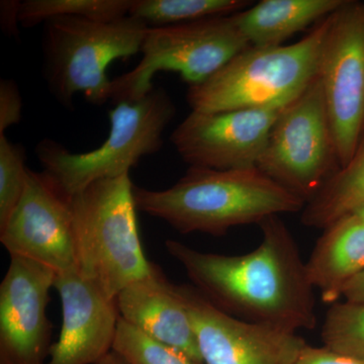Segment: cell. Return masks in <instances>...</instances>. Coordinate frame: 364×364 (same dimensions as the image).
<instances>
[{
	"label": "cell",
	"mask_w": 364,
	"mask_h": 364,
	"mask_svg": "<svg viewBox=\"0 0 364 364\" xmlns=\"http://www.w3.org/2000/svg\"><path fill=\"white\" fill-rule=\"evenodd\" d=\"M345 1L262 0L233 14V20L251 47H279L315 21L335 13Z\"/></svg>",
	"instance_id": "cell-17"
},
{
	"label": "cell",
	"mask_w": 364,
	"mask_h": 364,
	"mask_svg": "<svg viewBox=\"0 0 364 364\" xmlns=\"http://www.w3.org/2000/svg\"><path fill=\"white\" fill-rule=\"evenodd\" d=\"M354 215H358L359 219L361 220L364 223V207L359 208V210H356L355 213H354Z\"/></svg>",
	"instance_id": "cell-29"
},
{
	"label": "cell",
	"mask_w": 364,
	"mask_h": 364,
	"mask_svg": "<svg viewBox=\"0 0 364 364\" xmlns=\"http://www.w3.org/2000/svg\"><path fill=\"white\" fill-rule=\"evenodd\" d=\"M284 107L220 112H193L170 141L189 166L215 170L257 168L268 136Z\"/></svg>",
	"instance_id": "cell-11"
},
{
	"label": "cell",
	"mask_w": 364,
	"mask_h": 364,
	"mask_svg": "<svg viewBox=\"0 0 364 364\" xmlns=\"http://www.w3.org/2000/svg\"><path fill=\"white\" fill-rule=\"evenodd\" d=\"M97 364H128L119 354L114 351L107 353L104 358L100 359Z\"/></svg>",
	"instance_id": "cell-28"
},
{
	"label": "cell",
	"mask_w": 364,
	"mask_h": 364,
	"mask_svg": "<svg viewBox=\"0 0 364 364\" xmlns=\"http://www.w3.org/2000/svg\"><path fill=\"white\" fill-rule=\"evenodd\" d=\"M329 16L294 44L239 53L205 82L189 86V107L220 112L289 105L317 76Z\"/></svg>",
	"instance_id": "cell-4"
},
{
	"label": "cell",
	"mask_w": 364,
	"mask_h": 364,
	"mask_svg": "<svg viewBox=\"0 0 364 364\" xmlns=\"http://www.w3.org/2000/svg\"><path fill=\"white\" fill-rule=\"evenodd\" d=\"M248 47L233 16L149 28L141 48L142 59L112 79L111 100L119 104L146 97L154 90L152 80L160 71L177 72L189 86L200 85Z\"/></svg>",
	"instance_id": "cell-7"
},
{
	"label": "cell",
	"mask_w": 364,
	"mask_h": 364,
	"mask_svg": "<svg viewBox=\"0 0 364 364\" xmlns=\"http://www.w3.org/2000/svg\"><path fill=\"white\" fill-rule=\"evenodd\" d=\"M321 337L328 348L364 361V305L345 303L330 306Z\"/></svg>",
	"instance_id": "cell-22"
},
{
	"label": "cell",
	"mask_w": 364,
	"mask_h": 364,
	"mask_svg": "<svg viewBox=\"0 0 364 364\" xmlns=\"http://www.w3.org/2000/svg\"><path fill=\"white\" fill-rule=\"evenodd\" d=\"M23 100L13 79L0 80V135L21 119Z\"/></svg>",
	"instance_id": "cell-24"
},
{
	"label": "cell",
	"mask_w": 364,
	"mask_h": 364,
	"mask_svg": "<svg viewBox=\"0 0 364 364\" xmlns=\"http://www.w3.org/2000/svg\"><path fill=\"white\" fill-rule=\"evenodd\" d=\"M132 4L133 0H25L21 4L20 23L33 28L63 16L114 21L128 16Z\"/></svg>",
	"instance_id": "cell-20"
},
{
	"label": "cell",
	"mask_w": 364,
	"mask_h": 364,
	"mask_svg": "<svg viewBox=\"0 0 364 364\" xmlns=\"http://www.w3.org/2000/svg\"><path fill=\"white\" fill-rule=\"evenodd\" d=\"M28 168L21 144L0 135V228L9 221L25 193Z\"/></svg>",
	"instance_id": "cell-23"
},
{
	"label": "cell",
	"mask_w": 364,
	"mask_h": 364,
	"mask_svg": "<svg viewBox=\"0 0 364 364\" xmlns=\"http://www.w3.org/2000/svg\"><path fill=\"white\" fill-rule=\"evenodd\" d=\"M306 270L323 301L336 304L348 282L364 272V223L358 215H346L326 228Z\"/></svg>",
	"instance_id": "cell-16"
},
{
	"label": "cell",
	"mask_w": 364,
	"mask_h": 364,
	"mask_svg": "<svg viewBox=\"0 0 364 364\" xmlns=\"http://www.w3.org/2000/svg\"><path fill=\"white\" fill-rule=\"evenodd\" d=\"M148 28L129 16L114 21L69 16L46 21L44 78L52 95L68 109L77 93L95 105L111 100L107 67L140 53Z\"/></svg>",
	"instance_id": "cell-5"
},
{
	"label": "cell",
	"mask_w": 364,
	"mask_h": 364,
	"mask_svg": "<svg viewBox=\"0 0 364 364\" xmlns=\"http://www.w3.org/2000/svg\"><path fill=\"white\" fill-rule=\"evenodd\" d=\"M119 317L148 336L203 361L195 331L178 284H172L161 268L132 282L116 298Z\"/></svg>",
	"instance_id": "cell-15"
},
{
	"label": "cell",
	"mask_w": 364,
	"mask_h": 364,
	"mask_svg": "<svg viewBox=\"0 0 364 364\" xmlns=\"http://www.w3.org/2000/svg\"><path fill=\"white\" fill-rule=\"evenodd\" d=\"M21 1L18 0H2L0 2V20L4 32L14 36L18 33V23H20V9Z\"/></svg>",
	"instance_id": "cell-26"
},
{
	"label": "cell",
	"mask_w": 364,
	"mask_h": 364,
	"mask_svg": "<svg viewBox=\"0 0 364 364\" xmlns=\"http://www.w3.org/2000/svg\"><path fill=\"white\" fill-rule=\"evenodd\" d=\"M343 296L347 303L364 305V272L359 273L345 287Z\"/></svg>",
	"instance_id": "cell-27"
},
{
	"label": "cell",
	"mask_w": 364,
	"mask_h": 364,
	"mask_svg": "<svg viewBox=\"0 0 364 364\" xmlns=\"http://www.w3.org/2000/svg\"><path fill=\"white\" fill-rule=\"evenodd\" d=\"M259 227V245L242 255L203 252L176 240H166L165 248L193 287L222 312L286 331H312L315 289L298 243L279 215Z\"/></svg>",
	"instance_id": "cell-1"
},
{
	"label": "cell",
	"mask_w": 364,
	"mask_h": 364,
	"mask_svg": "<svg viewBox=\"0 0 364 364\" xmlns=\"http://www.w3.org/2000/svg\"><path fill=\"white\" fill-rule=\"evenodd\" d=\"M0 242L9 255L57 273L76 269L71 196L47 172L28 169L25 193L0 228Z\"/></svg>",
	"instance_id": "cell-10"
},
{
	"label": "cell",
	"mask_w": 364,
	"mask_h": 364,
	"mask_svg": "<svg viewBox=\"0 0 364 364\" xmlns=\"http://www.w3.org/2000/svg\"><path fill=\"white\" fill-rule=\"evenodd\" d=\"M257 168L306 203L341 168L318 74L282 109Z\"/></svg>",
	"instance_id": "cell-8"
},
{
	"label": "cell",
	"mask_w": 364,
	"mask_h": 364,
	"mask_svg": "<svg viewBox=\"0 0 364 364\" xmlns=\"http://www.w3.org/2000/svg\"><path fill=\"white\" fill-rule=\"evenodd\" d=\"M136 210L161 219L181 234L223 236L235 227L303 210L306 203L258 168L189 166L171 188H134Z\"/></svg>",
	"instance_id": "cell-2"
},
{
	"label": "cell",
	"mask_w": 364,
	"mask_h": 364,
	"mask_svg": "<svg viewBox=\"0 0 364 364\" xmlns=\"http://www.w3.org/2000/svg\"><path fill=\"white\" fill-rule=\"evenodd\" d=\"M179 293L205 364H296L306 343L296 332L232 317L193 287Z\"/></svg>",
	"instance_id": "cell-12"
},
{
	"label": "cell",
	"mask_w": 364,
	"mask_h": 364,
	"mask_svg": "<svg viewBox=\"0 0 364 364\" xmlns=\"http://www.w3.org/2000/svg\"><path fill=\"white\" fill-rule=\"evenodd\" d=\"M112 351L128 364H205L162 343L119 317Z\"/></svg>",
	"instance_id": "cell-21"
},
{
	"label": "cell",
	"mask_w": 364,
	"mask_h": 364,
	"mask_svg": "<svg viewBox=\"0 0 364 364\" xmlns=\"http://www.w3.org/2000/svg\"><path fill=\"white\" fill-rule=\"evenodd\" d=\"M57 272L11 256L0 284V364H47L52 323L47 316Z\"/></svg>",
	"instance_id": "cell-13"
},
{
	"label": "cell",
	"mask_w": 364,
	"mask_h": 364,
	"mask_svg": "<svg viewBox=\"0 0 364 364\" xmlns=\"http://www.w3.org/2000/svg\"><path fill=\"white\" fill-rule=\"evenodd\" d=\"M329 18L318 76L342 168L364 134V4L345 1Z\"/></svg>",
	"instance_id": "cell-9"
},
{
	"label": "cell",
	"mask_w": 364,
	"mask_h": 364,
	"mask_svg": "<svg viewBox=\"0 0 364 364\" xmlns=\"http://www.w3.org/2000/svg\"><path fill=\"white\" fill-rule=\"evenodd\" d=\"M296 364H364V361L328 347H313L306 344L299 354Z\"/></svg>",
	"instance_id": "cell-25"
},
{
	"label": "cell",
	"mask_w": 364,
	"mask_h": 364,
	"mask_svg": "<svg viewBox=\"0 0 364 364\" xmlns=\"http://www.w3.org/2000/svg\"><path fill=\"white\" fill-rule=\"evenodd\" d=\"M62 328L47 364H97L112 350L119 314L109 299L77 269L57 273Z\"/></svg>",
	"instance_id": "cell-14"
},
{
	"label": "cell",
	"mask_w": 364,
	"mask_h": 364,
	"mask_svg": "<svg viewBox=\"0 0 364 364\" xmlns=\"http://www.w3.org/2000/svg\"><path fill=\"white\" fill-rule=\"evenodd\" d=\"M176 112L168 93L154 88L136 102L117 104L109 112V136L97 149L71 153L45 139L36 147V154L44 171L72 198L95 182L129 174L141 158L160 151L163 133Z\"/></svg>",
	"instance_id": "cell-6"
},
{
	"label": "cell",
	"mask_w": 364,
	"mask_h": 364,
	"mask_svg": "<svg viewBox=\"0 0 364 364\" xmlns=\"http://www.w3.org/2000/svg\"><path fill=\"white\" fill-rule=\"evenodd\" d=\"M252 4L247 0H133L129 16L157 28L233 16Z\"/></svg>",
	"instance_id": "cell-19"
},
{
	"label": "cell",
	"mask_w": 364,
	"mask_h": 364,
	"mask_svg": "<svg viewBox=\"0 0 364 364\" xmlns=\"http://www.w3.org/2000/svg\"><path fill=\"white\" fill-rule=\"evenodd\" d=\"M130 176L95 182L72 196L76 269L109 299L149 274Z\"/></svg>",
	"instance_id": "cell-3"
},
{
	"label": "cell",
	"mask_w": 364,
	"mask_h": 364,
	"mask_svg": "<svg viewBox=\"0 0 364 364\" xmlns=\"http://www.w3.org/2000/svg\"><path fill=\"white\" fill-rule=\"evenodd\" d=\"M364 207V135L350 161L329 179L301 210L304 226L325 230Z\"/></svg>",
	"instance_id": "cell-18"
}]
</instances>
